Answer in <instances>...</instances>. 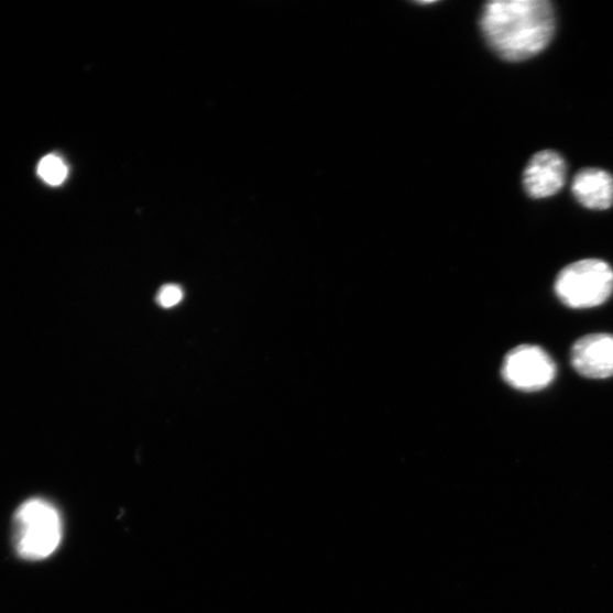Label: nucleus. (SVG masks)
<instances>
[{"instance_id":"1","label":"nucleus","mask_w":613,"mask_h":613,"mask_svg":"<svg viewBox=\"0 0 613 613\" xmlns=\"http://www.w3.org/2000/svg\"><path fill=\"white\" fill-rule=\"evenodd\" d=\"M480 26L499 57L522 62L545 51L552 41L555 9L548 0H494L485 4Z\"/></svg>"},{"instance_id":"2","label":"nucleus","mask_w":613,"mask_h":613,"mask_svg":"<svg viewBox=\"0 0 613 613\" xmlns=\"http://www.w3.org/2000/svg\"><path fill=\"white\" fill-rule=\"evenodd\" d=\"M15 549L28 560H43L52 556L62 539L58 512L43 499H31L15 514Z\"/></svg>"},{"instance_id":"3","label":"nucleus","mask_w":613,"mask_h":613,"mask_svg":"<svg viewBox=\"0 0 613 613\" xmlns=\"http://www.w3.org/2000/svg\"><path fill=\"white\" fill-rule=\"evenodd\" d=\"M559 300L569 308L603 305L613 293V270L600 260H584L565 267L555 283Z\"/></svg>"},{"instance_id":"4","label":"nucleus","mask_w":613,"mask_h":613,"mask_svg":"<svg viewBox=\"0 0 613 613\" xmlns=\"http://www.w3.org/2000/svg\"><path fill=\"white\" fill-rule=\"evenodd\" d=\"M502 375L513 387L535 392L547 388L555 381L557 366L543 348L524 344L504 359Z\"/></svg>"},{"instance_id":"5","label":"nucleus","mask_w":613,"mask_h":613,"mask_svg":"<svg viewBox=\"0 0 613 613\" xmlns=\"http://www.w3.org/2000/svg\"><path fill=\"white\" fill-rule=\"evenodd\" d=\"M566 174V162L558 153L539 152L525 168L524 188L535 199L552 197L563 188Z\"/></svg>"},{"instance_id":"6","label":"nucleus","mask_w":613,"mask_h":613,"mask_svg":"<svg viewBox=\"0 0 613 613\" xmlns=\"http://www.w3.org/2000/svg\"><path fill=\"white\" fill-rule=\"evenodd\" d=\"M571 365L584 377L613 376V336L590 335L577 341L570 352Z\"/></svg>"},{"instance_id":"7","label":"nucleus","mask_w":613,"mask_h":613,"mask_svg":"<svg viewBox=\"0 0 613 613\" xmlns=\"http://www.w3.org/2000/svg\"><path fill=\"white\" fill-rule=\"evenodd\" d=\"M571 190L587 208L604 210L613 205V176L603 169L584 168L577 173Z\"/></svg>"},{"instance_id":"8","label":"nucleus","mask_w":613,"mask_h":613,"mask_svg":"<svg viewBox=\"0 0 613 613\" xmlns=\"http://www.w3.org/2000/svg\"><path fill=\"white\" fill-rule=\"evenodd\" d=\"M65 163L55 155H48L40 164L39 173L41 177L51 186L62 185L67 177Z\"/></svg>"},{"instance_id":"9","label":"nucleus","mask_w":613,"mask_h":613,"mask_svg":"<svg viewBox=\"0 0 613 613\" xmlns=\"http://www.w3.org/2000/svg\"><path fill=\"white\" fill-rule=\"evenodd\" d=\"M184 291L176 284L164 285L157 296V303L163 308H172L182 303Z\"/></svg>"}]
</instances>
